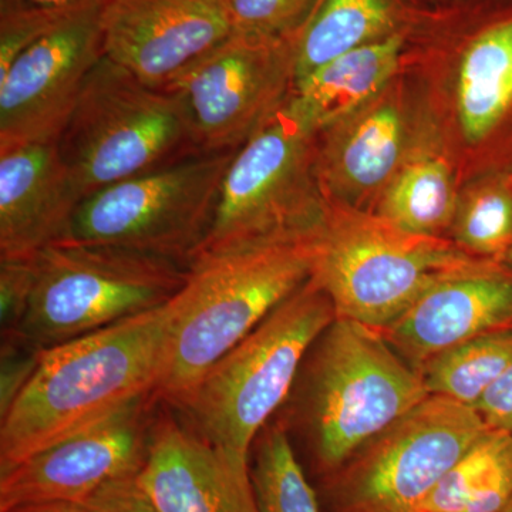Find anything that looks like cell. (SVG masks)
Listing matches in <instances>:
<instances>
[{"label":"cell","mask_w":512,"mask_h":512,"mask_svg":"<svg viewBox=\"0 0 512 512\" xmlns=\"http://www.w3.org/2000/svg\"><path fill=\"white\" fill-rule=\"evenodd\" d=\"M177 315L170 302L43 352L0 416V473L157 392Z\"/></svg>","instance_id":"obj_1"},{"label":"cell","mask_w":512,"mask_h":512,"mask_svg":"<svg viewBox=\"0 0 512 512\" xmlns=\"http://www.w3.org/2000/svg\"><path fill=\"white\" fill-rule=\"evenodd\" d=\"M427 396L419 370L379 330L336 316L306 353L278 420L322 478Z\"/></svg>","instance_id":"obj_2"},{"label":"cell","mask_w":512,"mask_h":512,"mask_svg":"<svg viewBox=\"0 0 512 512\" xmlns=\"http://www.w3.org/2000/svg\"><path fill=\"white\" fill-rule=\"evenodd\" d=\"M312 238L195 256L175 295L177 315L156 392L161 402H180L220 357L311 279Z\"/></svg>","instance_id":"obj_3"},{"label":"cell","mask_w":512,"mask_h":512,"mask_svg":"<svg viewBox=\"0 0 512 512\" xmlns=\"http://www.w3.org/2000/svg\"><path fill=\"white\" fill-rule=\"evenodd\" d=\"M335 319L329 296L309 279L171 406L205 440L251 464L256 437L284 407L306 353Z\"/></svg>","instance_id":"obj_4"},{"label":"cell","mask_w":512,"mask_h":512,"mask_svg":"<svg viewBox=\"0 0 512 512\" xmlns=\"http://www.w3.org/2000/svg\"><path fill=\"white\" fill-rule=\"evenodd\" d=\"M80 197L204 156L180 94L156 89L104 56L57 138Z\"/></svg>","instance_id":"obj_5"},{"label":"cell","mask_w":512,"mask_h":512,"mask_svg":"<svg viewBox=\"0 0 512 512\" xmlns=\"http://www.w3.org/2000/svg\"><path fill=\"white\" fill-rule=\"evenodd\" d=\"M190 266L126 248L57 242L37 255L35 289L15 335L47 350L136 318L170 302Z\"/></svg>","instance_id":"obj_6"},{"label":"cell","mask_w":512,"mask_h":512,"mask_svg":"<svg viewBox=\"0 0 512 512\" xmlns=\"http://www.w3.org/2000/svg\"><path fill=\"white\" fill-rule=\"evenodd\" d=\"M312 248L311 279L336 316L377 330L434 282L480 259L446 239L409 234L377 215L329 205Z\"/></svg>","instance_id":"obj_7"},{"label":"cell","mask_w":512,"mask_h":512,"mask_svg":"<svg viewBox=\"0 0 512 512\" xmlns=\"http://www.w3.org/2000/svg\"><path fill=\"white\" fill-rule=\"evenodd\" d=\"M318 131L291 100L235 151L202 252L312 238L328 205L315 173Z\"/></svg>","instance_id":"obj_8"},{"label":"cell","mask_w":512,"mask_h":512,"mask_svg":"<svg viewBox=\"0 0 512 512\" xmlns=\"http://www.w3.org/2000/svg\"><path fill=\"white\" fill-rule=\"evenodd\" d=\"M234 154H204L87 195L62 242L126 248L191 265L210 235Z\"/></svg>","instance_id":"obj_9"},{"label":"cell","mask_w":512,"mask_h":512,"mask_svg":"<svg viewBox=\"0 0 512 512\" xmlns=\"http://www.w3.org/2000/svg\"><path fill=\"white\" fill-rule=\"evenodd\" d=\"M487 427L473 407L427 396L319 478L326 512H413Z\"/></svg>","instance_id":"obj_10"},{"label":"cell","mask_w":512,"mask_h":512,"mask_svg":"<svg viewBox=\"0 0 512 512\" xmlns=\"http://www.w3.org/2000/svg\"><path fill=\"white\" fill-rule=\"evenodd\" d=\"M298 37L234 32L168 87L183 99L202 153L239 150L284 106Z\"/></svg>","instance_id":"obj_11"},{"label":"cell","mask_w":512,"mask_h":512,"mask_svg":"<svg viewBox=\"0 0 512 512\" xmlns=\"http://www.w3.org/2000/svg\"><path fill=\"white\" fill-rule=\"evenodd\" d=\"M107 0H80L0 74V148L56 141L104 52Z\"/></svg>","instance_id":"obj_12"},{"label":"cell","mask_w":512,"mask_h":512,"mask_svg":"<svg viewBox=\"0 0 512 512\" xmlns=\"http://www.w3.org/2000/svg\"><path fill=\"white\" fill-rule=\"evenodd\" d=\"M160 397L140 399L0 473V512L28 505L83 504L104 485L137 477Z\"/></svg>","instance_id":"obj_13"},{"label":"cell","mask_w":512,"mask_h":512,"mask_svg":"<svg viewBox=\"0 0 512 512\" xmlns=\"http://www.w3.org/2000/svg\"><path fill=\"white\" fill-rule=\"evenodd\" d=\"M232 33L228 0H107L104 10L106 57L156 89Z\"/></svg>","instance_id":"obj_14"},{"label":"cell","mask_w":512,"mask_h":512,"mask_svg":"<svg viewBox=\"0 0 512 512\" xmlns=\"http://www.w3.org/2000/svg\"><path fill=\"white\" fill-rule=\"evenodd\" d=\"M136 481L158 512H261L251 464L205 440L164 402Z\"/></svg>","instance_id":"obj_15"},{"label":"cell","mask_w":512,"mask_h":512,"mask_svg":"<svg viewBox=\"0 0 512 512\" xmlns=\"http://www.w3.org/2000/svg\"><path fill=\"white\" fill-rule=\"evenodd\" d=\"M507 328H512V264L476 259L434 282L379 332L420 370L444 350Z\"/></svg>","instance_id":"obj_16"},{"label":"cell","mask_w":512,"mask_h":512,"mask_svg":"<svg viewBox=\"0 0 512 512\" xmlns=\"http://www.w3.org/2000/svg\"><path fill=\"white\" fill-rule=\"evenodd\" d=\"M80 201L57 140L0 148V258L62 242Z\"/></svg>","instance_id":"obj_17"},{"label":"cell","mask_w":512,"mask_h":512,"mask_svg":"<svg viewBox=\"0 0 512 512\" xmlns=\"http://www.w3.org/2000/svg\"><path fill=\"white\" fill-rule=\"evenodd\" d=\"M458 37L457 107L471 144L501 141L512 156V2L467 0Z\"/></svg>","instance_id":"obj_18"},{"label":"cell","mask_w":512,"mask_h":512,"mask_svg":"<svg viewBox=\"0 0 512 512\" xmlns=\"http://www.w3.org/2000/svg\"><path fill=\"white\" fill-rule=\"evenodd\" d=\"M325 128L315 146V173L325 198H360L382 187L400 160L403 121L390 104L369 107Z\"/></svg>","instance_id":"obj_19"},{"label":"cell","mask_w":512,"mask_h":512,"mask_svg":"<svg viewBox=\"0 0 512 512\" xmlns=\"http://www.w3.org/2000/svg\"><path fill=\"white\" fill-rule=\"evenodd\" d=\"M406 37L392 36L323 64L295 83L292 106L318 133L359 113L396 73Z\"/></svg>","instance_id":"obj_20"},{"label":"cell","mask_w":512,"mask_h":512,"mask_svg":"<svg viewBox=\"0 0 512 512\" xmlns=\"http://www.w3.org/2000/svg\"><path fill=\"white\" fill-rule=\"evenodd\" d=\"M420 19L417 0H319L299 33L295 83L359 47L409 35Z\"/></svg>","instance_id":"obj_21"},{"label":"cell","mask_w":512,"mask_h":512,"mask_svg":"<svg viewBox=\"0 0 512 512\" xmlns=\"http://www.w3.org/2000/svg\"><path fill=\"white\" fill-rule=\"evenodd\" d=\"M512 495V433L487 430L413 512H501Z\"/></svg>","instance_id":"obj_22"},{"label":"cell","mask_w":512,"mask_h":512,"mask_svg":"<svg viewBox=\"0 0 512 512\" xmlns=\"http://www.w3.org/2000/svg\"><path fill=\"white\" fill-rule=\"evenodd\" d=\"M457 202L447 165L420 160L387 187L377 217L409 234L440 238L453 224Z\"/></svg>","instance_id":"obj_23"},{"label":"cell","mask_w":512,"mask_h":512,"mask_svg":"<svg viewBox=\"0 0 512 512\" xmlns=\"http://www.w3.org/2000/svg\"><path fill=\"white\" fill-rule=\"evenodd\" d=\"M512 365V328L484 333L431 357L419 370L430 396L474 407Z\"/></svg>","instance_id":"obj_24"},{"label":"cell","mask_w":512,"mask_h":512,"mask_svg":"<svg viewBox=\"0 0 512 512\" xmlns=\"http://www.w3.org/2000/svg\"><path fill=\"white\" fill-rule=\"evenodd\" d=\"M451 232L467 254L511 264L512 171H497L474 184L457 202Z\"/></svg>","instance_id":"obj_25"},{"label":"cell","mask_w":512,"mask_h":512,"mask_svg":"<svg viewBox=\"0 0 512 512\" xmlns=\"http://www.w3.org/2000/svg\"><path fill=\"white\" fill-rule=\"evenodd\" d=\"M251 477L261 512H323L291 437L278 419L256 437Z\"/></svg>","instance_id":"obj_26"},{"label":"cell","mask_w":512,"mask_h":512,"mask_svg":"<svg viewBox=\"0 0 512 512\" xmlns=\"http://www.w3.org/2000/svg\"><path fill=\"white\" fill-rule=\"evenodd\" d=\"M79 2L46 6L25 0H0V74L23 50L55 29Z\"/></svg>","instance_id":"obj_27"},{"label":"cell","mask_w":512,"mask_h":512,"mask_svg":"<svg viewBox=\"0 0 512 512\" xmlns=\"http://www.w3.org/2000/svg\"><path fill=\"white\" fill-rule=\"evenodd\" d=\"M319 0H228L234 32L299 36Z\"/></svg>","instance_id":"obj_28"},{"label":"cell","mask_w":512,"mask_h":512,"mask_svg":"<svg viewBox=\"0 0 512 512\" xmlns=\"http://www.w3.org/2000/svg\"><path fill=\"white\" fill-rule=\"evenodd\" d=\"M37 255L0 258V329H2V336L18 333L20 325L25 319L36 284Z\"/></svg>","instance_id":"obj_29"},{"label":"cell","mask_w":512,"mask_h":512,"mask_svg":"<svg viewBox=\"0 0 512 512\" xmlns=\"http://www.w3.org/2000/svg\"><path fill=\"white\" fill-rule=\"evenodd\" d=\"M45 350L20 336H2L0 343V416L8 412L39 366Z\"/></svg>","instance_id":"obj_30"},{"label":"cell","mask_w":512,"mask_h":512,"mask_svg":"<svg viewBox=\"0 0 512 512\" xmlns=\"http://www.w3.org/2000/svg\"><path fill=\"white\" fill-rule=\"evenodd\" d=\"M80 505L87 512H158L138 487L136 477L104 485Z\"/></svg>","instance_id":"obj_31"},{"label":"cell","mask_w":512,"mask_h":512,"mask_svg":"<svg viewBox=\"0 0 512 512\" xmlns=\"http://www.w3.org/2000/svg\"><path fill=\"white\" fill-rule=\"evenodd\" d=\"M473 409L488 430L512 433V365L485 390Z\"/></svg>","instance_id":"obj_32"},{"label":"cell","mask_w":512,"mask_h":512,"mask_svg":"<svg viewBox=\"0 0 512 512\" xmlns=\"http://www.w3.org/2000/svg\"><path fill=\"white\" fill-rule=\"evenodd\" d=\"M9 512H87L83 505L72 503H49L28 505Z\"/></svg>","instance_id":"obj_33"},{"label":"cell","mask_w":512,"mask_h":512,"mask_svg":"<svg viewBox=\"0 0 512 512\" xmlns=\"http://www.w3.org/2000/svg\"><path fill=\"white\" fill-rule=\"evenodd\" d=\"M25 2L36 3V5L64 6L72 5V3L79 2V0H25Z\"/></svg>","instance_id":"obj_34"},{"label":"cell","mask_w":512,"mask_h":512,"mask_svg":"<svg viewBox=\"0 0 512 512\" xmlns=\"http://www.w3.org/2000/svg\"><path fill=\"white\" fill-rule=\"evenodd\" d=\"M501 512H512V495L510 501H508L507 505H505L504 510Z\"/></svg>","instance_id":"obj_35"},{"label":"cell","mask_w":512,"mask_h":512,"mask_svg":"<svg viewBox=\"0 0 512 512\" xmlns=\"http://www.w3.org/2000/svg\"><path fill=\"white\" fill-rule=\"evenodd\" d=\"M434 2H439V3H441V2H447V0H434ZM510 2H512V0H510Z\"/></svg>","instance_id":"obj_36"},{"label":"cell","mask_w":512,"mask_h":512,"mask_svg":"<svg viewBox=\"0 0 512 512\" xmlns=\"http://www.w3.org/2000/svg\"><path fill=\"white\" fill-rule=\"evenodd\" d=\"M511 264H512V256H511Z\"/></svg>","instance_id":"obj_37"}]
</instances>
